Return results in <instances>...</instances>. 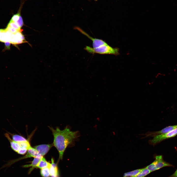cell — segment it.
I'll list each match as a JSON object with an SVG mask.
<instances>
[{"instance_id": "obj_15", "label": "cell", "mask_w": 177, "mask_h": 177, "mask_svg": "<svg viewBox=\"0 0 177 177\" xmlns=\"http://www.w3.org/2000/svg\"><path fill=\"white\" fill-rule=\"evenodd\" d=\"M151 172L146 168H143L142 170L138 174L133 177H144Z\"/></svg>"}, {"instance_id": "obj_20", "label": "cell", "mask_w": 177, "mask_h": 177, "mask_svg": "<svg viewBox=\"0 0 177 177\" xmlns=\"http://www.w3.org/2000/svg\"><path fill=\"white\" fill-rule=\"evenodd\" d=\"M7 26L15 29L19 31H20L21 30V28L13 22L9 21Z\"/></svg>"}, {"instance_id": "obj_9", "label": "cell", "mask_w": 177, "mask_h": 177, "mask_svg": "<svg viewBox=\"0 0 177 177\" xmlns=\"http://www.w3.org/2000/svg\"><path fill=\"white\" fill-rule=\"evenodd\" d=\"M43 157V156L39 155L34 157L31 164L23 165V167L25 168L31 167L29 172V173H30L34 168L37 167L39 162Z\"/></svg>"}, {"instance_id": "obj_28", "label": "cell", "mask_w": 177, "mask_h": 177, "mask_svg": "<svg viewBox=\"0 0 177 177\" xmlns=\"http://www.w3.org/2000/svg\"><path fill=\"white\" fill-rule=\"evenodd\" d=\"M176 128L177 129V127Z\"/></svg>"}, {"instance_id": "obj_23", "label": "cell", "mask_w": 177, "mask_h": 177, "mask_svg": "<svg viewBox=\"0 0 177 177\" xmlns=\"http://www.w3.org/2000/svg\"><path fill=\"white\" fill-rule=\"evenodd\" d=\"M28 149L25 148H20L17 152V153L19 154L24 155L25 154L27 151Z\"/></svg>"}, {"instance_id": "obj_1", "label": "cell", "mask_w": 177, "mask_h": 177, "mask_svg": "<svg viewBox=\"0 0 177 177\" xmlns=\"http://www.w3.org/2000/svg\"><path fill=\"white\" fill-rule=\"evenodd\" d=\"M49 128L53 136L54 146L59 153V160H62L66 148L77 137L78 132L71 131L67 127L62 130L58 127L56 129L50 127Z\"/></svg>"}, {"instance_id": "obj_8", "label": "cell", "mask_w": 177, "mask_h": 177, "mask_svg": "<svg viewBox=\"0 0 177 177\" xmlns=\"http://www.w3.org/2000/svg\"><path fill=\"white\" fill-rule=\"evenodd\" d=\"M53 146V144H43L35 146L34 148L38 152L39 155L43 156L48 152Z\"/></svg>"}, {"instance_id": "obj_27", "label": "cell", "mask_w": 177, "mask_h": 177, "mask_svg": "<svg viewBox=\"0 0 177 177\" xmlns=\"http://www.w3.org/2000/svg\"><path fill=\"white\" fill-rule=\"evenodd\" d=\"M95 0L96 1H97L98 0Z\"/></svg>"}, {"instance_id": "obj_5", "label": "cell", "mask_w": 177, "mask_h": 177, "mask_svg": "<svg viewBox=\"0 0 177 177\" xmlns=\"http://www.w3.org/2000/svg\"><path fill=\"white\" fill-rule=\"evenodd\" d=\"M39 155L37 150L31 146L28 149L27 153L25 155L17 159L12 160L9 161L7 163L3 165L0 169L5 167H8L14 163L21 160L30 157H35Z\"/></svg>"}, {"instance_id": "obj_2", "label": "cell", "mask_w": 177, "mask_h": 177, "mask_svg": "<svg viewBox=\"0 0 177 177\" xmlns=\"http://www.w3.org/2000/svg\"><path fill=\"white\" fill-rule=\"evenodd\" d=\"M84 49L89 53L92 54H110L118 55L119 54V49L113 48L108 44L101 46L96 48L86 46Z\"/></svg>"}, {"instance_id": "obj_25", "label": "cell", "mask_w": 177, "mask_h": 177, "mask_svg": "<svg viewBox=\"0 0 177 177\" xmlns=\"http://www.w3.org/2000/svg\"><path fill=\"white\" fill-rule=\"evenodd\" d=\"M177 177V169L175 172L172 175L168 177Z\"/></svg>"}, {"instance_id": "obj_21", "label": "cell", "mask_w": 177, "mask_h": 177, "mask_svg": "<svg viewBox=\"0 0 177 177\" xmlns=\"http://www.w3.org/2000/svg\"><path fill=\"white\" fill-rule=\"evenodd\" d=\"M14 23L21 28L24 25L23 19L21 16H20L19 20Z\"/></svg>"}, {"instance_id": "obj_7", "label": "cell", "mask_w": 177, "mask_h": 177, "mask_svg": "<svg viewBox=\"0 0 177 177\" xmlns=\"http://www.w3.org/2000/svg\"><path fill=\"white\" fill-rule=\"evenodd\" d=\"M177 125L170 126L167 127L162 129L156 132H149L143 134L144 137L143 138L149 137H154L156 135L167 133L176 129Z\"/></svg>"}, {"instance_id": "obj_19", "label": "cell", "mask_w": 177, "mask_h": 177, "mask_svg": "<svg viewBox=\"0 0 177 177\" xmlns=\"http://www.w3.org/2000/svg\"><path fill=\"white\" fill-rule=\"evenodd\" d=\"M15 37L17 39L26 41L24 36L20 31H18L15 34Z\"/></svg>"}, {"instance_id": "obj_26", "label": "cell", "mask_w": 177, "mask_h": 177, "mask_svg": "<svg viewBox=\"0 0 177 177\" xmlns=\"http://www.w3.org/2000/svg\"><path fill=\"white\" fill-rule=\"evenodd\" d=\"M2 30V29H0V33L1 32V31Z\"/></svg>"}, {"instance_id": "obj_17", "label": "cell", "mask_w": 177, "mask_h": 177, "mask_svg": "<svg viewBox=\"0 0 177 177\" xmlns=\"http://www.w3.org/2000/svg\"><path fill=\"white\" fill-rule=\"evenodd\" d=\"M0 41L4 42H9L5 32V29H2L0 33Z\"/></svg>"}, {"instance_id": "obj_13", "label": "cell", "mask_w": 177, "mask_h": 177, "mask_svg": "<svg viewBox=\"0 0 177 177\" xmlns=\"http://www.w3.org/2000/svg\"><path fill=\"white\" fill-rule=\"evenodd\" d=\"M143 169H137L129 172L125 173L123 177H133L136 176L140 173Z\"/></svg>"}, {"instance_id": "obj_18", "label": "cell", "mask_w": 177, "mask_h": 177, "mask_svg": "<svg viewBox=\"0 0 177 177\" xmlns=\"http://www.w3.org/2000/svg\"><path fill=\"white\" fill-rule=\"evenodd\" d=\"M20 146V148H25L28 149L31 146L29 142L24 141L17 142Z\"/></svg>"}, {"instance_id": "obj_6", "label": "cell", "mask_w": 177, "mask_h": 177, "mask_svg": "<svg viewBox=\"0 0 177 177\" xmlns=\"http://www.w3.org/2000/svg\"><path fill=\"white\" fill-rule=\"evenodd\" d=\"M74 29L77 30L92 40V42L93 47V48H96L103 45L107 44L105 42L102 40L94 38L91 37L82 29L78 27H75L74 28Z\"/></svg>"}, {"instance_id": "obj_22", "label": "cell", "mask_w": 177, "mask_h": 177, "mask_svg": "<svg viewBox=\"0 0 177 177\" xmlns=\"http://www.w3.org/2000/svg\"><path fill=\"white\" fill-rule=\"evenodd\" d=\"M6 29L14 34H15L18 31H19L15 29L8 26H7Z\"/></svg>"}, {"instance_id": "obj_24", "label": "cell", "mask_w": 177, "mask_h": 177, "mask_svg": "<svg viewBox=\"0 0 177 177\" xmlns=\"http://www.w3.org/2000/svg\"><path fill=\"white\" fill-rule=\"evenodd\" d=\"M11 43L9 42H5V44L6 49H9L10 48Z\"/></svg>"}, {"instance_id": "obj_16", "label": "cell", "mask_w": 177, "mask_h": 177, "mask_svg": "<svg viewBox=\"0 0 177 177\" xmlns=\"http://www.w3.org/2000/svg\"><path fill=\"white\" fill-rule=\"evenodd\" d=\"M49 167H46L41 169L40 171L41 174L43 177H49L50 175Z\"/></svg>"}, {"instance_id": "obj_3", "label": "cell", "mask_w": 177, "mask_h": 177, "mask_svg": "<svg viewBox=\"0 0 177 177\" xmlns=\"http://www.w3.org/2000/svg\"><path fill=\"white\" fill-rule=\"evenodd\" d=\"M155 160L146 167L151 172L166 167H173V165L165 161L162 156L157 155L155 157Z\"/></svg>"}, {"instance_id": "obj_29", "label": "cell", "mask_w": 177, "mask_h": 177, "mask_svg": "<svg viewBox=\"0 0 177 177\" xmlns=\"http://www.w3.org/2000/svg\"></svg>"}, {"instance_id": "obj_14", "label": "cell", "mask_w": 177, "mask_h": 177, "mask_svg": "<svg viewBox=\"0 0 177 177\" xmlns=\"http://www.w3.org/2000/svg\"><path fill=\"white\" fill-rule=\"evenodd\" d=\"M10 134L12 136V140L16 142H20L28 141L22 136L16 134H12L10 133Z\"/></svg>"}, {"instance_id": "obj_11", "label": "cell", "mask_w": 177, "mask_h": 177, "mask_svg": "<svg viewBox=\"0 0 177 177\" xmlns=\"http://www.w3.org/2000/svg\"><path fill=\"white\" fill-rule=\"evenodd\" d=\"M5 136L10 142L11 147L12 149L16 152L20 148V146L17 142L13 140L10 138L8 133H6L5 134Z\"/></svg>"}, {"instance_id": "obj_4", "label": "cell", "mask_w": 177, "mask_h": 177, "mask_svg": "<svg viewBox=\"0 0 177 177\" xmlns=\"http://www.w3.org/2000/svg\"><path fill=\"white\" fill-rule=\"evenodd\" d=\"M177 135V129L176 128L167 133L158 135L154 137L150 140L148 142L151 145L154 146L162 141L167 139L174 137Z\"/></svg>"}, {"instance_id": "obj_12", "label": "cell", "mask_w": 177, "mask_h": 177, "mask_svg": "<svg viewBox=\"0 0 177 177\" xmlns=\"http://www.w3.org/2000/svg\"><path fill=\"white\" fill-rule=\"evenodd\" d=\"M51 164L47 162L45 159L43 157L39 162L37 167L41 169L46 167H49Z\"/></svg>"}, {"instance_id": "obj_10", "label": "cell", "mask_w": 177, "mask_h": 177, "mask_svg": "<svg viewBox=\"0 0 177 177\" xmlns=\"http://www.w3.org/2000/svg\"><path fill=\"white\" fill-rule=\"evenodd\" d=\"M51 163L49 167L50 175L51 177H59V173L56 164L55 163L53 159L51 160Z\"/></svg>"}]
</instances>
